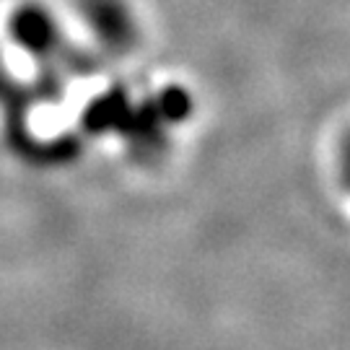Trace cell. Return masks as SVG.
I'll return each mask as SVG.
<instances>
[{
    "mask_svg": "<svg viewBox=\"0 0 350 350\" xmlns=\"http://www.w3.org/2000/svg\"><path fill=\"white\" fill-rule=\"evenodd\" d=\"M8 34L18 47L29 52H50L60 44V24L42 3H24L13 8L8 18Z\"/></svg>",
    "mask_w": 350,
    "mask_h": 350,
    "instance_id": "1",
    "label": "cell"
},
{
    "mask_svg": "<svg viewBox=\"0 0 350 350\" xmlns=\"http://www.w3.org/2000/svg\"><path fill=\"white\" fill-rule=\"evenodd\" d=\"M83 24L104 42H122L130 26V16L122 0H81Z\"/></svg>",
    "mask_w": 350,
    "mask_h": 350,
    "instance_id": "2",
    "label": "cell"
}]
</instances>
